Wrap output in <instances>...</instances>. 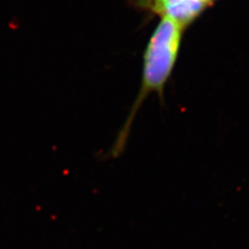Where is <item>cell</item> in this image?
Here are the masks:
<instances>
[{
    "mask_svg": "<svg viewBox=\"0 0 249 249\" xmlns=\"http://www.w3.org/2000/svg\"><path fill=\"white\" fill-rule=\"evenodd\" d=\"M215 0H148L147 6L160 16L175 19L185 29Z\"/></svg>",
    "mask_w": 249,
    "mask_h": 249,
    "instance_id": "6da1fadb",
    "label": "cell"
}]
</instances>
